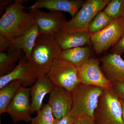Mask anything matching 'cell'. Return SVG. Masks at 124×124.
Masks as SVG:
<instances>
[{
  "instance_id": "1",
  "label": "cell",
  "mask_w": 124,
  "mask_h": 124,
  "mask_svg": "<svg viewBox=\"0 0 124 124\" xmlns=\"http://www.w3.org/2000/svg\"><path fill=\"white\" fill-rule=\"evenodd\" d=\"M27 0H15L6 9L0 19V35L12 41L27 31L35 23L31 13H25L23 5Z\"/></svg>"
},
{
  "instance_id": "2",
  "label": "cell",
  "mask_w": 124,
  "mask_h": 124,
  "mask_svg": "<svg viewBox=\"0 0 124 124\" xmlns=\"http://www.w3.org/2000/svg\"><path fill=\"white\" fill-rule=\"evenodd\" d=\"M62 50L54 36L39 35L28 61L38 77L46 75L54 61L59 58Z\"/></svg>"
},
{
  "instance_id": "3",
  "label": "cell",
  "mask_w": 124,
  "mask_h": 124,
  "mask_svg": "<svg viewBox=\"0 0 124 124\" xmlns=\"http://www.w3.org/2000/svg\"><path fill=\"white\" fill-rule=\"evenodd\" d=\"M103 90L80 83L71 92L72 103L69 113L76 118L88 116L94 118V112Z\"/></svg>"
},
{
  "instance_id": "4",
  "label": "cell",
  "mask_w": 124,
  "mask_h": 124,
  "mask_svg": "<svg viewBox=\"0 0 124 124\" xmlns=\"http://www.w3.org/2000/svg\"><path fill=\"white\" fill-rule=\"evenodd\" d=\"M94 119L95 124H124L120 101L113 89L103 90Z\"/></svg>"
},
{
  "instance_id": "5",
  "label": "cell",
  "mask_w": 124,
  "mask_h": 124,
  "mask_svg": "<svg viewBox=\"0 0 124 124\" xmlns=\"http://www.w3.org/2000/svg\"><path fill=\"white\" fill-rule=\"evenodd\" d=\"M110 1V0L85 1L75 15L70 20L64 23L61 31L67 32L77 31H88L90 23Z\"/></svg>"
},
{
  "instance_id": "6",
  "label": "cell",
  "mask_w": 124,
  "mask_h": 124,
  "mask_svg": "<svg viewBox=\"0 0 124 124\" xmlns=\"http://www.w3.org/2000/svg\"><path fill=\"white\" fill-rule=\"evenodd\" d=\"M46 75L55 86L70 93L80 83L78 69L60 58L54 61Z\"/></svg>"
},
{
  "instance_id": "7",
  "label": "cell",
  "mask_w": 124,
  "mask_h": 124,
  "mask_svg": "<svg viewBox=\"0 0 124 124\" xmlns=\"http://www.w3.org/2000/svg\"><path fill=\"white\" fill-rule=\"evenodd\" d=\"M124 34V17L114 19L104 29L91 35V44L97 54L113 47Z\"/></svg>"
},
{
  "instance_id": "8",
  "label": "cell",
  "mask_w": 124,
  "mask_h": 124,
  "mask_svg": "<svg viewBox=\"0 0 124 124\" xmlns=\"http://www.w3.org/2000/svg\"><path fill=\"white\" fill-rule=\"evenodd\" d=\"M78 74L80 83L98 86L103 90L112 88V84L103 73L97 59L90 58L78 69Z\"/></svg>"
},
{
  "instance_id": "9",
  "label": "cell",
  "mask_w": 124,
  "mask_h": 124,
  "mask_svg": "<svg viewBox=\"0 0 124 124\" xmlns=\"http://www.w3.org/2000/svg\"><path fill=\"white\" fill-rule=\"evenodd\" d=\"M6 112L14 123L31 122V88L21 86L9 104Z\"/></svg>"
},
{
  "instance_id": "10",
  "label": "cell",
  "mask_w": 124,
  "mask_h": 124,
  "mask_svg": "<svg viewBox=\"0 0 124 124\" xmlns=\"http://www.w3.org/2000/svg\"><path fill=\"white\" fill-rule=\"evenodd\" d=\"M35 23L38 25L40 34L54 36L62 31L63 25L66 22L61 11L46 12L39 9L31 10Z\"/></svg>"
},
{
  "instance_id": "11",
  "label": "cell",
  "mask_w": 124,
  "mask_h": 124,
  "mask_svg": "<svg viewBox=\"0 0 124 124\" xmlns=\"http://www.w3.org/2000/svg\"><path fill=\"white\" fill-rule=\"evenodd\" d=\"M38 77L33 72L26 57L21 58L17 65L6 75L0 77V89L12 81L18 80L22 86L27 87L33 84Z\"/></svg>"
},
{
  "instance_id": "12",
  "label": "cell",
  "mask_w": 124,
  "mask_h": 124,
  "mask_svg": "<svg viewBox=\"0 0 124 124\" xmlns=\"http://www.w3.org/2000/svg\"><path fill=\"white\" fill-rule=\"evenodd\" d=\"M72 103L71 93L55 85L50 93L47 103L51 108L55 119L58 120L69 113Z\"/></svg>"
},
{
  "instance_id": "13",
  "label": "cell",
  "mask_w": 124,
  "mask_h": 124,
  "mask_svg": "<svg viewBox=\"0 0 124 124\" xmlns=\"http://www.w3.org/2000/svg\"><path fill=\"white\" fill-rule=\"evenodd\" d=\"M85 2L82 0H37L29 8L31 10L45 8L51 11H64L73 17Z\"/></svg>"
},
{
  "instance_id": "14",
  "label": "cell",
  "mask_w": 124,
  "mask_h": 124,
  "mask_svg": "<svg viewBox=\"0 0 124 124\" xmlns=\"http://www.w3.org/2000/svg\"><path fill=\"white\" fill-rule=\"evenodd\" d=\"M100 60L103 72L111 83L124 82V60L121 55L108 54Z\"/></svg>"
},
{
  "instance_id": "15",
  "label": "cell",
  "mask_w": 124,
  "mask_h": 124,
  "mask_svg": "<svg viewBox=\"0 0 124 124\" xmlns=\"http://www.w3.org/2000/svg\"><path fill=\"white\" fill-rule=\"evenodd\" d=\"M54 36L62 50L91 44V35L88 31H77L67 32L60 31Z\"/></svg>"
},
{
  "instance_id": "16",
  "label": "cell",
  "mask_w": 124,
  "mask_h": 124,
  "mask_svg": "<svg viewBox=\"0 0 124 124\" xmlns=\"http://www.w3.org/2000/svg\"><path fill=\"white\" fill-rule=\"evenodd\" d=\"M55 86L46 75L38 77L31 88V113L37 112L41 109L45 97Z\"/></svg>"
},
{
  "instance_id": "17",
  "label": "cell",
  "mask_w": 124,
  "mask_h": 124,
  "mask_svg": "<svg viewBox=\"0 0 124 124\" xmlns=\"http://www.w3.org/2000/svg\"><path fill=\"white\" fill-rule=\"evenodd\" d=\"M40 34L38 25L35 23L27 31L22 35L16 37L11 41V48L22 50L25 57L29 61L36 41Z\"/></svg>"
},
{
  "instance_id": "18",
  "label": "cell",
  "mask_w": 124,
  "mask_h": 124,
  "mask_svg": "<svg viewBox=\"0 0 124 124\" xmlns=\"http://www.w3.org/2000/svg\"><path fill=\"white\" fill-rule=\"evenodd\" d=\"M91 48L88 46H79L62 50L59 58L71 63L78 69L90 58Z\"/></svg>"
},
{
  "instance_id": "19",
  "label": "cell",
  "mask_w": 124,
  "mask_h": 124,
  "mask_svg": "<svg viewBox=\"0 0 124 124\" xmlns=\"http://www.w3.org/2000/svg\"><path fill=\"white\" fill-rule=\"evenodd\" d=\"M21 50L10 48L0 53V75L4 76L11 71L14 65L21 58Z\"/></svg>"
},
{
  "instance_id": "20",
  "label": "cell",
  "mask_w": 124,
  "mask_h": 124,
  "mask_svg": "<svg viewBox=\"0 0 124 124\" xmlns=\"http://www.w3.org/2000/svg\"><path fill=\"white\" fill-rule=\"evenodd\" d=\"M22 84L18 80L10 82L0 89V113L6 112L10 102L14 97Z\"/></svg>"
},
{
  "instance_id": "21",
  "label": "cell",
  "mask_w": 124,
  "mask_h": 124,
  "mask_svg": "<svg viewBox=\"0 0 124 124\" xmlns=\"http://www.w3.org/2000/svg\"><path fill=\"white\" fill-rule=\"evenodd\" d=\"M113 20L102 10L95 16L90 23L88 32L91 35L97 33L106 28Z\"/></svg>"
},
{
  "instance_id": "22",
  "label": "cell",
  "mask_w": 124,
  "mask_h": 124,
  "mask_svg": "<svg viewBox=\"0 0 124 124\" xmlns=\"http://www.w3.org/2000/svg\"><path fill=\"white\" fill-rule=\"evenodd\" d=\"M35 117L32 118L31 124H54L55 119L49 104H45L37 112Z\"/></svg>"
},
{
  "instance_id": "23",
  "label": "cell",
  "mask_w": 124,
  "mask_h": 124,
  "mask_svg": "<svg viewBox=\"0 0 124 124\" xmlns=\"http://www.w3.org/2000/svg\"><path fill=\"white\" fill-rule=\"evenodd\" d=\"M112 20L123 17L124 13V0H111L103 10Z\"/></svg>"
},
{
  "instance_id": "24",
  "label": "cell",
  "mask_w": 124,
  "mask_h": 124,
  "mask_svg": "<svg viewBox=\"0 0 124 124\" xmlns=\"http://www.w3.org/2000/svg\"><path fill=\"white\" fill-rule=\"evenodd\" d=\"M112 53L121 55L124 53V34L118 42L112 47Z\"/></svg>"
},
{
  "instance_id": "25",
  "label": "cell",
  "mask_w": 124,
  "mask_h": 124,
  "mask_svg": "<svg viewBox=\"0 0 124 124\" xmlns=\"http://www.w3.org/2000/svg\"><path fill=\"white\" fill-rule=\"evenodd\" d=\"M112 89L120 99L124 101V82L112 83Z\"/></svg>"
},
{
  "instance_id": "26",
  "label": "cell",
  "mask_w": 124,
  "mask_h": 124,
  "mask_svg": "<svg viewBox=\"0 0 124 124\" xmlns=\"http://www.w3.org/2000/svg\"><path fill=\"white\" fill-rule=\"evenodd\" d=\"M76 119L71 116L69 113L60 119H55L54 124H74Z\"/></svg>"
},
{
  "instance_id": "27",
  "label": "cell",
  "mask_w": 124,
  "mask_h": 124,
  "mask_svg": "<svg viewBox=\"0 0 124 124\" xmlns=\"http://www.w3.org/2000/svg\"><path fill=\"white\" fill-rule=\"evenodd\" d=\"M11 41L0 35V53L7 51L11 46Z\"/></svg>"
},
{
  "instance_id": "28",
  "label": "cell",
  "mask_w": 124,
  "mask_h": 124,
  "mask_svg": "<svg viewBox=\"0 0 124 124\" xmlns=\"http://www.w3.org/2000/svg\"><path fill=\"white\" fill-rule=\"evenodd\" d=\"M14 1L11 0H0V14L2 13L4 9H6L10 5L14 2Z\"/></svg>"
},
{
  "instance_id": "29",
  "label": "cell",
  "mask_w": 124,
  "mask_h": 124,
  "mask_svg": "<svg viewBox=\"0 0 124 124\" xmlns=\"http://www.w3.org/2000/svg\"><path fill=\"white\" fill-rule=\"evenodd\" d=\"M83 124H95L94 119L88 116H83L80 117Z\"/></svg>"
},
{
  "instance_id": "30",
  "label": "cell",
  "mask_w": 124,
  "mask_h": 124,
  "mask_svg": "<svg viewBox=\"0 0 124 124\" xmlns=\"http://www.w3.org/2000/svg\"><path fill=\"white\" fill-rule=\"evenodd\" d=\"M120 100L122 107V119L124 123V101L121 99Z\"/></svg>"
},
{
  "instance_id": "31",
  "label": "cell",
  "mask_w": 124,
  "mask_h": 124,
  "mask_svg": "<svg viewBox=\"0 0 124 124\" xmlns=\"http://www.w3.org/2000/svg\"><path fill=\"white\" fill-rule=\"evenodd\" d=\"M74 124H83L81 119V117H79L77 118L76 119Z\"/></svg>"
},
{
  "instance_id": "32",
  "label": "cell",
  "mask_w": 124,
  "mask_h": 124,
  "mask_svg": "<svg viewBox=\"0 0 124 124\" xmlns=\"http://www.w3.org/2000/svg\"><path fill=\"white\" fill-rule=\"evenodd\" d=\"M123 17H124V15H123Z\"/></svg>"
},
{
  "instance_id": "33",
  "label": "cell",
  "mask_w": 124,
  "mask_h": 124,
  "mask_svg": "<svg viewBox=\"0 0 124 124\" xmlns=\"http://www.w3.org/2000/svg\"><path fill=\"white\" fill-rule=\"evenodd\" d=\"M0 124H1V122H0Z\"/></svg>"
}]
</instances>
